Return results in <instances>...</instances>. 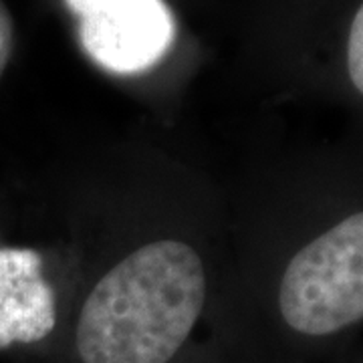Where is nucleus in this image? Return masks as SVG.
Here are the masks:
<instances>
[{
    "instance_id": "1",
    "label": "nucleus",
    "mask_w": 363,
    "mask_h": 363,
    "mask_svg": "<svg viewBox=\"0 0 363 363\" xmlns=\"http://www.w3.org/2000/svg\"><path fill=\"white\" fill-rule=\"evenodd\" d=\"M206 301L202 260L186 242L131 252L95 285L79 317L83 363H168L190 337Z\"/></svg>"
},
{
    "instance_id": "2",
    "label": "nucleus",
    "mask_w": 363,
    "mask_h": 363,
    "mask_svg": "<svg viewBox=\"0 0 363 363\" xmlns=\"http://www.w3.org/2000/svg\"><path fill=\"white\" fill-rule=\"evenodd\" d=\"M279 307L303 335L337 333L363 317V214H351L289 262Z\"/></svg>"
},
{
    "instance_id": "3",
    "label": "nucleus",
    "mask_w": 363,
    "mask_h": 363,
    "mask_svg": "<svg viewBox=\"0 0 363 363\" xmlns=\"http://www.w3.org/2000/svg\"><path fill=\"white\" fill-rule=\"evenodd\" d=\"M77 16L83 49L119 75L142 73L162 61L176 39L164 0H65Z\"/></svg>"
},
{
    "instance_id": "4",
    "label": "nucleus",
    "mask_w": 363,
    "mask_h": 363,
    "mask_svg": "<svg viewBox=\"0 0 363 363\" xmlns=\"http://www.w3.org/2000/svg\"><path fill=\"white\" fill-rule=\"evenodd\" d=\"M55 327V297L43 259L30 248H0V350L35 343Z\"/></svg>"
},
{
    "instance_id": "5",
    "label": "nucleus",
    "mask_w": 363,
    "mask_h": 363,
    "mask_svg": "<svg viewBox=\"0 0 363 363\" xmlns=\"http://www.w3.org/2000/svg\"><path fill=\"white\" fill-rule=\"evenodd\" d=\"M363 11L359 9L353 23H351L350 47H347V65H350V77L355 85V89L363 91Z\"/></svg>"
}]
</instances>
